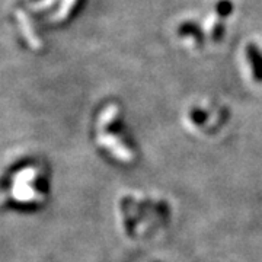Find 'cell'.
<instances>
[{
	"label": "cell",
	"mask_w": 262,
	"mask_h": 262,
	"mask_svg": "<svg viewBox=\"0 0 262 262\" xmlns=\"http://www.w3.org/2000/svg\"><path fill=\"white\" fill-rule=\"evenodd\" d=\"M34 178H35L34 169H25L20 173H18V177L15 178V188H13V196L16 200L31 201V200H39L41 198L34 189L28 187V182Z\"/></svg>",
	"instance_id": "obj_1"
},
{
	"label": "cell",
	"mask_w": 262,
	"mask_h": 262,
	"mask_svg": "<svg viewBox=\"0 0 262 262\" xmlns=\"http://www.w3.org/2000/svg\"><path fill=\"white\" fill-rule=\"evenodd\" d=\"M98 143L103 146L105 149L110 150V153H113L117 159L124 160V162H130L133 160V153L128 147L124 146L121 140H118L115 136H110L103 130H98Z\"/></svg>",
	"instance_id": "obj_2"
},
{
	"label": "cell",
	"mask_w": 262,
	"mask_h": 262,
	"mask_svg": "<svg viewBox=\"0 0 262 262\" xmlns=\"http://www.w3.org/2000/svg\"><path fill=\"white\" fill-rule=\"evenodd\" d=\"M246 53H248V60L252 66V75L256 80H262V57L258 53V50L255 46L249 44L246 48Z\"/></svg>",
	"instance_id": "obj_3"
},
{
	"label": "cell",
	"mask_w": 262,
	"mask_h": 262,
	"mask_svg": "<svg viewBox=\"0 0 262 262\" xmlns=\"http://www.w3.org/2000/svg\"><path fill=\"white\" fill-rule=\"evenodd\" d=\"M204 27H206V31L208 32V35L213 39H219V38L222 37L223 28H222V24H220V18L217 15H214V13L207 18Z\"/></svg>",
	"instance_id": "obj_4"
},
{
	"label": "cell",
	"mask_w": 262,
	"mask_h": 262,
	"mask_svg": "<svg viewBox=\"0 0 262 262\" xmlns=\"http://www.w3.org/2000/svg\"><path fill=\"white\" fill-rule=\"evenodd\" d=\"M16 16H18L19 20H22V25H20V27H22V31H24V35L27 37V39H28L31 44L35 46V48H39V41L34 37L35 34H34V31H32V27L29 25L31 22H28V18L25 16V13H24V12H18Z\"/></svg>",
	"instance_id": "obj_5"
},
{
	"label": "cell",
	"mask_w": 262,
	"mask_h": 262,
	"mask_svg": "<svg viewBox=\"0 0 262 262\" xmlns=\"http://www.w3.org/2000/svg\"><path fill=\"white\" fill-rule=\"evenodd\" d=\"M179 34L184 35V37L192 38L194 42H201L203 41V34H201V29L198 28L194 24H184L182 27H179Z\"/></svg>",
	"instance_id": "obj_6"
},
{
	"label": "cell",
	"mask_w": 262,
	"mask_h": 262,
	"mask_svg": "<svg viewBox=\"0 0 262 262\" xmlns=\"http://www.w3.org/2000/svg\"><path fill=\"white\" fill-rule=\"evenodd\" d=\"M233 10V5L230 0H222L215 5V12L214 15H217L219 18H226L232 13Z\"/></svg>",
	"instance_id": "obj_7"
},
{
	"label": "cell",
	"mask_w": 262,
	"mask_h": 262,
	"mask_svg": "<svg viewBox=\"0 0 262 262\" xmlns=\"http://www.w3.org/2000/svg\"><path fill=\"white\" fill-rule=\"evenodd\" d=\"M75 2L76 0H67V5H66L64 8H61V9L58 10V15H56L53 19H54V20H60V19L66 18L67 13H69V9L75 5Z\"/></svg>",
	"instance_id": "obj_8"
},
{
	"label": "cell",
	"mask_w": 262,
	"mask_h": 262,
	"mask_svg": "<svg viewBox=\"0 0 262 262\" xmlns=\"http://www.w3.org/2000/svg\"><path fill=\"white\" fill-rule=\"evenodd\" d=\"M53 2H54V0H44V2L35 3V5H34L32 8H34V9H39V8L42 9V8H47V6H50V5H51Z\"/></svg>",
	"instance_id": "obj_9"
}]
</instances>
